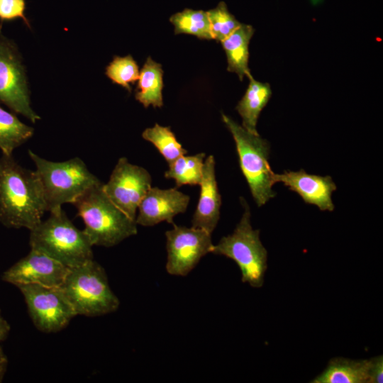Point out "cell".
I'll list each match as a JSON object with an SVG mask.
<instances>
[{"mask_svg":"<svg viewBox=\"0 0 383 383\" xmlns=\"http://www.w3.org/2000/svg\"><path fill=\"white\" fill-rule=\"evenodd\" d=\"M249 84L236 110L242 118V126L251 133L257 135V123L262 109L267 104L272 89L268 83L249 78Z\"/></svg>","mask_w":383,"mask_h":383,"instance_id":"obj_18","label":"cell"},{"mask_svg":"<svg viewBox=\"0 0 383 383\" xmlns=\"http://www.w3.org/2000/svg\"><path fill=\"white\" fill-rule=\"evenodd\" d=\"M0 25V103L33 123L40 117L30 105L25 67L16 44L1 33Z\"/></svg>","mask_w":383,"mask_h":383,"instance_id":"obj_8","label":"cell"},{"mask_svg":"<svg viewBox=\"0 0 383 383\" xmlns=\"http://www.w3.org/2000/svg\"><path fill=\"white\" fill-rule=\"evenodd\" d=\"M206 154L200 152L194 155H182L169 164L165 177L175 181L177 187L183 185L200 184Z\"/></svg>","mask_w":383,"mask_h":383,"instance_id":"obj_21","label":"cell"},{"mask_svg":"<svg viewBox=\"0 0 383 383\" xmlns=\"http://www.w3.org/2000/svg\"><path fill=\"white\" fill-rule=\"evenodd\" d=\"M213 155L205 158L199 184L200 195L192 218V226L212 233L220 218L221 196L218 189Z\"/></svg>","mask_w":383,"mask_h":383,"instance_id":"obj_15","label":"cell"},{"mask_svg":"<svg viewBox=\"0 0 383 383\" xmlns=\"http://www.w3.org/2000/svg\"><path fill=\"white\" fill-rule=\"evenodd\" d=\"M142 137L155 145L168 165L187 152L170 127L156 123L153 127L146 128Z\"/></svg>","mask_w":383,"mask_h":383,"instance_id":"obj_23","label":"cell"},{"mask_svg":"<svg viewBox=\"0 0 383 383\" xmlns=\"http://www.w3.org/2000/svg\"><path fill=\"white\" fill-rule=\"evenodd\" d=\"M17 287L34 325L43 332L59 331L77 315L60 287L23 284Z\"/></svg>","mask_w":383,"mask_h":383,"instance_id":"obj_9","label":"cell"},{"mask_svg":"<svg viewBox=\"0 0 383 383\" xmlns=\"http://www.w3.org/2000/svg\"><path fill=\"white\" fill-rule=\"evenodd\" d=\"M135 97L145 108L163 106V70L160 63L150 57L146 59L140 70Z\"/></svg>","mask_w":383,"mask_h":383,"instance_id":"obj_19","label":"cell"},{"mask_svg":"<svg viewBox=\"0 0 383 383\" xmlns=\"http://www.w3.org/2000/svg\"><path fill=\"white\" fill-rule=\"evenodd\" d=\"M33 128L21 122L13 113L0 106V150L2 154L12 155L13 150L29 140Z\"/></svg>","mask_w":383,"mask_h":383,"instance_id":"obj_20","label":"cell"},{"mask_svg":"<svg viewBox=\"0 0 383 383\" xmlns=\"http://www.w3.org/2000/svg\"><path fill=\"white\" fill-rule=\"evenodd\" d=\"M372 359L353 360L344 357L331 359L326 370L313 383H370Z\"/></svg>","mask_w":383,"mask_h":383,"instance_id":"obj_16","label":"cell"},{"mask_svg":"<svg viewBox=\"0 0 383 383\" xmlns=\"http://www.w3.org/2000/svg\"><path fill=\"white\" fill-rule=\"evenodd\" d=\"M273 181L274 184L282 182L297 193L306 204L315 205L321 211L334 210L331 196L336 190V185L330 176L311 174L301 169L297 172L274 173Z\"/></svg>","mask_w":383,"mask_h":383,"instance_id":"obj_14","label":"cell"},{"mask_svg":"<svg viewBox=\"0 0 383 383\" xmlns=\"http://www.w3.org/2000/svg\"><path fill=\"white\" fill-rule=\"evenodd\" d=\"M47 211L41 183L35 171L24 168L12 155L0 157V223L32 230Z\"/></svg>","mask_w":383,"mask_h":383,"instance_id":"obj_1","label":"cell"},{"mask_svg":"<svg viewBox=\"0 0 383 383\" xmlns=\"http://www.w3.org/2000/svg\"><path fill=\"white\" fill-rule=\"evenodd\" d=\"M69 268L46 254L30 249V252L6 270L3 281L16 287L23 284H40L60 287Z\"/></svg>","mask_w":383,"mask_h":383,"instance_id":"obj_12","label":"cell"},{"mask_svg":"<svg viewBox=\"0 0 383 383\" xmlns=\"http://www.w3.org/2000/svg\"><path fill=\"white\" fill-rule=\"evenodd\" d=\"M30 230V249L40 251L68 268L93 258L92 245L84 230L78 229L62 208Z\"/></svg>","mask_w":383,"mask_h":383,"instance_id":"obj_3","label":"cell"},{"mask_svg":"<svg viewBox=\"0 0 383 383\" xmlns=\"http://www.w3.org/2000/svg\"><path fill=\"white\" fill-rule=\"evenodd\" d=\"M8 360L4 351L0 348V382H2L4 374L6 371Z\"/></svg>","mask_w":383,"mask_h":383,"instance_id":"obj_29","label":"cell"},{"mask_svg":"<svg viewBox=\"0 0 383 383\" xmlns=\"http://www.w3.org/2000/svg\"><path fill=\"white\" fill-rule=\"evenodd\" d=\"M60 288L77 315L102 316L114 312L120 304L104 269L94 259L69 268Z\"/></svg>","mask_w":383,"mask_h":383,"instance_id":"obj_5","label":"cell"},{"mask_svg":"<svg viewBox=\"0 0 383 383\" xmlns=\"http://www.w3.org/2000/svg\"><path fill=\"white\" fill-rule=\"evenodd\" d=\"M43 188L47 211L73 204L80 196L101 182L79 157L52 162L28 150Z\"/></svg>","mask_w":383,"mask_h":383,"instance_id":"obj_4","label":"cell"},{"mask_svg":"<svg viewBox=\"0 0 383 383\" xmlns=\"http://www.w3.org/2000/svg\"><path fill=\"white\" fill-rule=\"evenodd\" d=\"M222 119L235 140L240 167L251 194L257 206H262L276 195L272 189L274 172L268 162L270 143L223 113Z\"/></svg>","mask_w":383,"mask_h":383,"instance_id":"obj_6","label":"cell"},{"mask_svg":"<svg viewBox=\"0 0 383 383\" xmlns=\"http://www.w3.org/2000/svg\"><path fill=\"white\" fill-rule=\"evenodd\" d=\"M240 202L244 208L240 221L233 233L213 245L211 253L233 260L240 268L242 282L260 288L267 269V251L260 239V231L251 226L249 206L242 197Z\"/></svg>","mask_w":383,"mask_h":383,"instance_id":"obj_7","label":"cell"},{"mask_svg":"<svg viewBox=\"0 0 383 383\" xmlns=\"http://www.w3.org/2000/svg\"><path fill=\"white\" fill-rule=\"evenodd\" d=\"M170 21L174 27V34L186 33L200 39H213L206 11L186 9L172 15Z\"/></svg>","mask_w":383,"mask_h":383,"instance_id":"obj_22","label":"cell"},{"mask_svg":"<svg viewBox=\"0 0 383 383\" xmlns=\"http://www.w3.org/2000/svg\"><path fill=\"white\" fill-rule=\"evenodd\" d=\"M207 12L213 39L221 42L240 26V23L228 11L224 2Z\"/></svg>","mask_w":383,"mask_h":383,"instance_id":"obj_25","label":"cell"},{"mask_svg":"<svg viewBox=\"0 0 383 383\" xmlns=\"http://www.w3.org/2000/svg\"><path fill=\"white\" fill-rule=\"evenodd\" d=\"M101 182L72 204L84 223V233L92 245L111 247L137 233V223L107 196Z\"/></svg>","mask_w":383,"mask_h":383,"instance_id":"obj_2","label":"cell"},{"mask_svg":"<svg viewBox=\"0 0 383 383\" xmlns=\"http://www.w3.org/2000/svg\"><path fill=\"white\" fill-rule=\"evenodd\" d=\"M370 383H382L383 379V357L382 355L372 358Z\"/></svg>","mask_w":383,"mask_h":383,"instance_id":"obj_27","label":"cell"},{"mask_svg":"<svg viewBox=\"0 0 383 383\" xmlns=\"http://www.w3.org/2000/svg\"><path fill=\"white\" fill-rule=\"evenodd\" d=\"M10 331V326L1 315L0 310V342L6 338Z\"/></svg>","mask_w":383,"mask_h":383,"instance_id":"obj_28","label":"cell"},{"mask_svg":"<svg viewBox=\"0 0 383 383\" xmlns=\"http://www.w3.org/2000/svg\"><path fill=\"white\" fill-rule=\"evenodd\" d=\"M152 187V177L145 168L121 157L103 189L109 199L135 221L138 206Z\"/></svg>","mask_w":383,"mask_h":383,"instance_id":"obj_11","label":"cell"},{"mask_svg":"<svg viewBox=\"0 0 383 383\" xmlns=\"http://www.w3.org/2000/svg\"><path fill=\"white\" fill-rule=\"evenodd\" d=\"M26 0H0V21H11L22 19L24 23L30 27V23L26 16Z\"/></svg>","mask_w":383,"mask_h":383,"instance_id":"obj_26","label":"cell"},{"mask_svg":"<svg viewBox=\"0 0 383 383\" xmlns=\"http://www.w3.org/2000/svg\"><path fill=\"white\" fill-rule=\"evenodd\" d=\"M211 235L201 228L174 224L165 233L167 272L175 276L187 275L204 256L211 252L213 244Z\"/></svg>","mask_w":383,"mask_h":383,"instance_id":"obj_10","label":"cell"},{"mask_svg":"<svg viewBox=\"0 0 383 383\" xmlns=\"http://www.w3.org/2000/svg\"><path fill=\"white\" fill-rule=\"evenodd\" d=\"M106 75L113 83L126 89L129 93L139 77V68L136 61L131 55L125 57L115 56L106 67Z\"/></svg>","mask_w":383,"mask_h":383,"instance_id":"obj_24","label":"cell"},{"mask_svg":"<svg viewBox=\"0 0 383 383\" xmlns=\"http://www.w3.org/2000/svg\"><path fill=\"white\" fill-rule=\"evenodd\" d=\"M189 199V196L177 188L151 187L138 206L135 222L143 226H153L162 221L173 223L174 216L185 212Z\"/></svg>","mask_w":383,"mask_h":383,"instance_id":"obj_13","label":"cell"},{"mask_svg":"<svg viewBox=\"0 0 383 383\" xmlns=\"http://www.w3.org/2000/svg\"><path fill=\"white\" fill-rule=\"evenodd\" d=\"M255 30L250 25L243 24L221 41L226 52L228 72L238 74L240 80L252 77L248 67L249 44Z\"/></svg>","mask_w":383,"mask_h":383,"instance_id":"obj_17","label":"cell"}]
</instances>
